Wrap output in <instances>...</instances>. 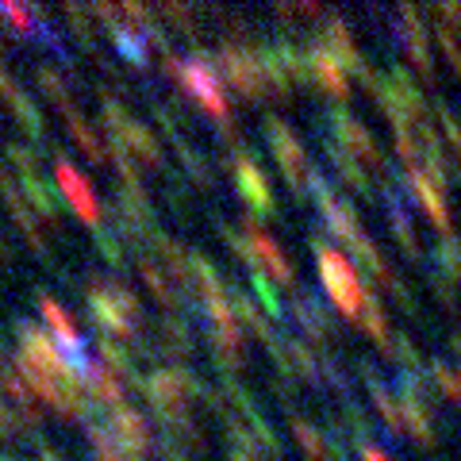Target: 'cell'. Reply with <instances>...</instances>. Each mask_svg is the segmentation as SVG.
<instances>
[{
	"label": "cell",
	"instance_id": "6da1fadb",
	"mask_svg": "<svg viewBox=\"0 0 461 461\" xmlns=\"http://www.w3.org/2000/svg\"><path fill=\"white\" fill-rule=\"evenodd\" d=\"M85 304H89V320L100 327L104 339H115V342H142L139 327H142V304L139 296L131 293L127 285L120 281H108V277H96L85 285Z\"/></svg>",
	"mask_w": 461,
	"mask_h": 461
},
{
	"label": "cell",
	"instance_id": "7a4b0ae2",
	"mask_svg": "<svg viewBox=\"0 0 461 461\" xmlns=\"http://www.w3.org/2000/svg\"><path fill=\"white\" fill-rule=\"evenodd\" d=\"M166 69H169L173 77H177L181 89H189V93L200 100V108L220 120L223 135H227V139H235V131H230V108H227V96H223L220 66H215L208 54H193V58L166 54Z\"/></svg>",
	"mask_w": 461,
	"mask_h": 461
},
{
	"label": "cell",
	"instance_id": "3957f363",
	"mask_svg": "<svg viewBox=\"0 0 461 461\" xmlns=\"http://www.w3.org/2000/svg\"><path fill=\"white\" fill-rule=\"evenodd\" d=\"M312 250H315V262H320V281L327 288L330 304H335L339 315H346V320H357V315H362V304H366V288L357 281L354 262L339 247H330L323 235L312 239Z\"/></svg>",
	"mask_w": 461,
	"mask_h": 461
},
{
	"label": "cell",
	"instance_id": "277c9868",
	"mask_svg": "<svg viewBox=\"0 0 461 461\" xmlns=\"http://www.w3.org/2000/svg\"><path fill=\"white\" fill-rule=\"evenodd\" d=\"M142 396L150 400V408L158 411V420H169V415H189L193 400H204L208 388L200 384L189 369L181 366H166V369H150L142 373Z\"/></svg>",
	"mask_w": 461,
	"mask_h": 461
},
{
	"label": "cell",
	"instance_id": "5b68a950",
	"mask_svg": "<svg viewBox=\"0 0 461 461\" xmlns=\"http://www.w3.org/2000/svg\"><path fill=\"white\" fill-rule=\"evenodd\" d=\"M215 66H220L223 81L235 89L239 96L247 100H266L273 89H269V74H266V62H262V50L254 47H239V42H227L215 58Z\"/></svg>",
	"mask_w": 461,
	"mask_h": 461
},
{
	"label": "cell",
	"instance_id": "8992f818",
	"mask_svg": "<svg viewBox=\"0 0 461 461\" xmlns=\"http://www.w3.org/2000/svg\"><path fill=\"white\" fill-rule=\"evenodd\" d=\"M266 139H269L273 158H277V166L285 173V181L293 185V193L296 196L312 193L308 181H315V166L308 162V154H304V147H300V139H296L293 127L281 123L277 115H269V120H266Z\"/></svg>",
	"mask_w": 461,
	"mask_h": 461
},
{
	"label": "cell",
	"instance_id": "52a82bcc",
	"mask_svg": "<svg viewBox=\"0 0 461 461\" xmlns=\"http://www.w3.org/2000/svg\"><path fill=\"white\" fill-rule=\"evenodd\" d=\"M312 196H315V208H320L323 223H327V230H330V239H335L339 247L357 250V247H362V242L369 239L366 230H362V223H357L354 208L346 204V200H342L335 189H330V181L323 177L320 169H315V181H312Z\"/></svg>",
	"mask_w": 461,
	"mask_h": 461
},
{
	"label": "cell",
	"instance_id": "ba28073f",
	"mask_svg": "<svg viewBox=\"0 0 461 461\" xmlns=\"http://www.w3.org/2000/svg\"><path fill=\"white\" fill-rule=\"evenodd\" d=\"M230 169H235V185H239V196L247 200V212L266 220V215L277 212V193H273L269 177L262 173V166L250 158V150H235L230 158Z\"/></svg>",
	"mask_w": 461,
	"mask_h": 461
},
{
	"label": "cell",
	"instance_id": "9c48e42d",
	"mask_svg": "<svg viewBox=\"0 0 461 461\" xmlns=\"http://www.w3.org/2000/svg\"><path fill=\"white\" fill-rule=\"evenodd\" d=\"M39 312H42V320H47V327H50V339L58 342V350H62V357L69 362V369L81 373L93 357H89V346H85L81 330L74 327V320H69V312L58 304L54 296H39Z\"/></svg>",
	"mask_w": 461,
	"mask_h": 461
},
{
	"label": "cell",
	"instance_id": "30bf717a",
	"mask_svg": "<svg viewBox=\"0 0 461 461\" xmlns=\"http://www.w3.org/2000/svg\"><path fill=\"white\" fill-rule=\"evenodd\" d=\"M330 131H335L339 139V147L354 158V162H362V166H373V169H384V150H381V142L373 139L369 127L357 120V115L350 112H330Z\"/></svg>",
	"mask_w": 461,
	"mask_h": 461
},
{
	"label": "cell",
	"instance_id": "8fae6325",
	"mask_svg": "<svg viewBox=\"0 0 461 461\" xmlns=\"http://www.w3.org/2000/svg\"><path fill=\"white\" fill-rule=\"evenodd\" d=\"M54 181H58V193H62V196L69 200V208H74L77 220L100 230V220H104V208H100V200H96V193H93V185L77 173V166H69L66 158H58V162H54Z\"/></svg>",
	"mask_w": 461,
	"mask_h": 461
},
{
	"label": "cell",
	"instance_id": "7c38bea8",
	"mask_svg": "<svg viewBox=\"0 0 461 461\" xmlns=\"http://www.w3.org/2000/svg\"><path fill=\"white\" fill-rule=\"evenodd\" d=\"M108 430H112V442H115V450H120V454L147 457V454L154 450V430H150V423L131 408V403H123V408H115V411L108 415Z\"/></svg>",
	"mask_w": 461,
	"mask_h": 461
},
{
	"label": "cell",
	"instance_id": "4fadbf2b",
	"mask_svg": "<svg viewBox=\"0 0 461 461\" xmlns=\"http://www.w3.org/2000/svg\"><path fill=\"white\" fill-rule=\"evenodd\" d=\"M0 200H5V208H8V215L20 223V230L27 235V242L35 247V254L39 258H47V239H42V220L35 215V208L27 204V196H23V185H16L12 181V173L8 169H0Z\"/></svg>",
	"mask_w": 461,
	"mask_h": 461
},
{
	"label": "cell",
	"instance_id": "5bb4252c",
	"mask_svg": "<svg viewBox=\"0 0 461 461\" xmlns=\"http://www.w3.org/2000/svg\"><path fill=\"white\" fill-rule=\"evenodd\" d=\"M308 58H312V89H320L335 100L350 96V77H346V66L335 50H327L323 42H312Z\"/></svg>",
	"mask_w": 461,
	"mask_h": 461
},
{
	"label": "cell",
	"instance_id": "9a60e30c",
	"mask_svg": "<svg viewBox=\"0 0 461 461\" xmlns=\"http://www.w3.org/2000/svg\"><path fill=\"white\" fill-rule=\"evenodd\" d=\"M247 239H250V250H254V269H262L273 285L293 288V285H296V269H293V262H288V258L281 254L277 242H273L266 230H258V227L247 230Z\"/></svg>",
	"mask_w": 461,
	"mask_h": 461
},
{
	"label": "cell",
	"instance_id": "2e32d148",
	"mask_svg": "<svg viewBox=\"0 0 461 461\" xmlns=\"http://www.w3.org/2000/svg\"><path fill=\"white\" fill-rule=\"evenodd\" d=\"M77 381H81V388H85V396H89V403L96 408H108V411H115V408H123L127 403V396H123V381L115 377V373L104 366V362H89L81 373H77Z\"/></svg>",
	"mask_w": 461,
	"mask_h": 461
},
{
	"label": "cell",
	"instance_id": "e0dca14e",
	"mask_svg": "<svg viewBox=\"0 0 461 461\" xmlns=\"http://www.w3.org/2000/svg\"><path fill=\"white\" fill-rule=\"evenodd\" d=\"M293 320L300 323V339H308L312 346H323L330 339V327H335L330 308H323L320 300L304 296V293H296V300H293Z\"/></svg>",
	"mask_w": 461,
	"mask_h": 461
},
{
	"label": "cell",
	"instance_id": "ac0fdd59",
	"mask_svg": "<svg viewBox=\"0 0 461 461\" xmlns=\"http://www.w3.org/2000/svg\"><path fill=\"white\" fill-rule=\"evenodd\" d=\"M408 185H411V193L423 200V208L430 212V220H435L442 230L450 227V212H446V200H442V181L435 177V173H427V169H408Z\"/></svg>",
	"mask_w": 461,
	"mask_h": 461
},
{
	"label": "cell",
	"instance_id": "d6986e66",
	"mask_svg": "<svg viewBox=\"0 0 461 461\" xmlns=\"http://www.w3.org/2000/svg\"><path fill=\"white\" fill-rule=\"evenodd\" d=\"M139 273H142V281H147V288L154 293V300L166 308V315H177V312H181V288L173 285L169 269H162L158 262H150L147 254H139Z\"/></svg>",
	"mask_w": 461,
	"mask_h": 461
},
{
	"label": "cell",
	"instance_id": "ffe728a7",
	"mask_svg": "<svg viewBox=\"0 0 461 461\" xmlns=\"http://www.w3.org/2000/svg\"><path fill=\"white\" fill-rule=\"evenodd\" d=\"M66 120H69L66 127H69V135H74V142L93 158V162H112V147L96 135V127H89V120H85L77 108H69V112H66Z\"/></svg>",
	"mask_w": 461,
	"mask_h": 461
},
{
	"label": "cell",
	"instance_id": "44dd1931",
	"mask_svg": "<svg viewBox=\"0 0 461 461\" xmlns=\"http://www.w3.org/2000/svg\"><path fill=\"white\" fill-rule=\"evenodd\" d=\"M20 181H23V196H27V204L35 208V215L42 223H58V200L50 193V185L39 177V173H20Z\"/></svg>",
	"mask_w": 461,
	"mask_h": 461
},
{
	"label": "cell",
	"instance_id": "7402d4cb",
	"mask_svg": "<svg viewBox=\"0 0 461 461\" xmlns=\"http://www.w3.org/2000/svg\"><path fill=\"white\" fill-rule=\"evenodd\" d=\"M96 342H100V354H104V366L115 373V377H120V381H131V384H139V381H142V373L135 369L131 350H123L120 342H115V339H104V335H100Z\"/></svg>",
	"mask_w": 461,
	"mask_h": 461
},
{
	"label": "cell",
	"instance_id": "603a6c76",
	"mask_svg": "<svg viewBox=\"0 0 461 461\" xmlns=\"http://www.w3.org/2000/svg\"><path fill=\"white\" fill-rule=\"evenodd\" d=\"M327 158H330V166L339 169V177L350 185V189H357V193H369V173H366V166L362 162H354L350 154H346L339 142H327Z\"/></svg>",
	"mask_w": 461,
	"mask_h": 461
},
{
	"label": "cell",
	"instance_id": "cb8c5ba5",
	"mask_svg": "<svg viewBox=\"0 0 461 461\" xmlns=\"http://www.w3.org/2000/svg\"><path fill=\"white\" fill-rule=\"evenodd\" d=\"M403 23H408V27H403V47H408V54L420 62L423 74H430V69H435V58H430V47H427V39H423V27L415 23V12L403 8Z\"/></svg>",
	"mask_w": 461,
	"mask_h": 461
},
{
	"label": "cell",
	"instance_id": "d4e9b609",
	"mask_svg": "<svg viewBox=\"0 0 461 461\" xmlns=\"http://www.w3.org/2000/svg\"><path fill=\"white\" fill-rule=\"evenodd\" d=\"M357 323L366 327V335L373 339L384 350L388 342H393V335H388V323H384V308H381V300L373 296V293H366V304H362V315H357Z\"/></svg>",
	"mask_w": 461,
	"mask_h": 461
},
{
	"label": "cell",
	"instance_id": "484cf974",
	"mask_svg": "<svg viewBox=\"0 0 461 461\" xmlns=\"http://www.w3.org/2000/svg\"><path fill=\"white\" fill-rule=\"evenodd\" d=\"M8 108H12V115L20 120V127H23L27 135H32V139H42V131H47V127H42V112L35 108V100H32V96L20 89L16 96L8 100Z\"/></svg>",
	"mask_w": 461,
	"mask_h": 461
},
{
	"label": "cell",
	"instance_id": "4316f807",
	"mask_svg": "<svg viewBox=\"0 0 461 461\" xmlns=\"http://www.w3.org/2000/svg\"><path fill=\"white\" fill-rule=\"evenodd\" d=\"M35 81H39V89L47 93L50 100L62 112H69L74 108V96H69V85H66V77L58 74V69H50V66H39V74H35Z\"/></svg>",
	"mask_w": 461,
	"mask_h": 461
},
{
	"label": "cell",
	"instance_id": "83f0119b",
	"mask_svg": "<svg viewBox=\"0 0 461 461\" xmlns=\"http://www.w3.org/2000/svg\"><path fill=\"white\" fill-rule=\"evenodd\" d=\"M162 350L177 354V357L193 354V335H189V327H185L177 315H166L162 320Z\"/></svg>",
	"mask_w": 461,
	"mask_h": 461
},
{
	"label": "cell",
	"instance_id": "f1b7e54d",
	"mask_svg": "<svg viewBox=\"0 0 461 461\" xmlns=\"http://www.w3.org/2000/svg\"><path fill=\"white\" fill-rule=\"evenodd\" d=\"M293 435H296V442L304 446V454H308V461H327V438L315 430L312 423H304L300 415H293Z\"/></svg>",
	"mask_w": 461,
	"mask_h": 461
},
{
	"label": "cell",
	"instance_id": "f546056e",
	"mask_svg": "<svg viewBox=\"0 0 461 461\" xmlns=\"http://www.w3.org/2000/svg\"><path fill=\"white\" fill-rule=\"evenodd\" d=\"M388 223H393L396 239L403 242V250L408 254H420V242H415V230L408 223V212H403V204H396V196H388Z\"/></svg>",
	"mask_w": 461,
	"mask_h": 461
},
{
	"label": "cell",
	"instance_id": "4dcf8cb0",
	"mask_svg": "<svg viewBox=\"0 0 461 461\" xmlns=\"http://www.w3.org/2000/svg\"><path fill=\"white\" fill-rule=\"evenodd\" d=\"M250 285H254V293L262 296V308L273 315V320H281L285 308H281V300H277V285H273L262 269H250Z\"/></svg>",
	"mask_w": 461,
	"mask_h": 461
},
{
	"label": "cell",
	"instance_id": "1f68e13d",
	"mask_svg": "<svg viewBox=\"0 0 461 461\" xmlns=\"http://www.w3.org/2000/svg\"><path fill=\"white\" fill-rule=\"evenodd\" d=\"M162 16H169L173 23H177V32H185V35H200V23H196V12L193 8H181V5H166L162 8Z\"/></svg>",
	"mask_w": 461,
	"mask_h": 461
},
{
	"label": "cell",
	"instance_id": "d6a6232c",
	"mask_svg": "<svg viewBox=\"0 0 461 461\" xmlns=\"http://www.w3.org/2000/svg\"><path fill=\"white\" fill-rule=\"evenodd\" d=\"M20 430L27 435V427H23V420L16 415V408H12L8 400H0V438H16Z\"/></svg>",
	"mask_w": 461,
	"mask_h": 461
},
{
	"label": "cell",
	"instance_id": "836d02e7",
	"mask_svg": "<svg viewBox=\"0 0 461 461\" xmlns=\"http://www.w3.org/2000/svg\"><path fill=\"white\" fill-rule=\"evenodd\" d=\"M96 239H100V254H104V258H108V262H112L115 269H120V266H123V258H127V254L120 250V239H115L112 230H104V227L96 230Z\"/></svg>",
	"mask_w": 461,
	"mask_h": 461
},
{
	"label": "cell",
	"instance_id": "e575fe53",
	"mask_svg": "<svg viewBox=\"0 0 461 461\" xmlns=\"http://www.w3.org/2000/svg\"><path fill=\"white\" fill-rule=\"evenodd\" d=\"M435 377H438V384L450 393L457 403H461V369H446V366H435Z\"/></svg>",
	"mask_w": 461,
	"mask_h": 461
},
{
	"label": "cell",
	"instance_id": "d590c367",
	"mask_svg": "<svg viewBox=\"0 0 461 461\" xmlns=\"http://www.w3.org/2000/svg\"><path fill=\"white\" fill-rule=\"evenodd\" d=\"M438 262H442V266H450V273L461 281V250L454 247V242H442V247H438Z\"/></svg>",
	"mask_w": 461,
	"mask_h": 461
},
{
	"label": "cell",
	"instance_id": "8d00e7d4",
	"mask_svg": "<svg viewBox=\"0 0 461 461\" xmlns=\"http://www.w3.org/2000/svg\"><path fill=\"white\" fill-rule=\"evenodd\" d=\"M362 461H388V457H384L373 442H366V446H362Z\"/></svg>",
	"mask_w": 461,
	"mask_h": 461
},
{
	"label": "cell",
	"instance_id": "74e56055",
	"mask_svg": "<svg viewBox=\"0 0 461 461\" xmlns=\"http://www.w3.org/2000/svg\"><path fill=\"white\" fill-rule=\"evenodd\" d=\"M230 461H262L258 454H242V450H230Z\"/></svg>",
	"mask_w": 461,
	"mask_h": 461
},
{
	"label": "cell",
	"instance_id": "f35d334b",
	"mask_svg": "<svg viewBox=\"0 0 461 461\" xmlns=\"http://www.w3.org/2000/svg\"><path fill=\"white\" fill-rule=\"evenodd\" d=\"M0 461H20V457H8V454H0Z\"/></svg>",
	"mask_w": 461,
	"mask_h": 461
}]
</instances>
